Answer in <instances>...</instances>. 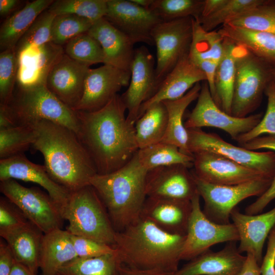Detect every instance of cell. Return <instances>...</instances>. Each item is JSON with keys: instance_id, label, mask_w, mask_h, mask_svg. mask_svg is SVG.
<instances>
[{"instance_id": "1", "label": "cell", "mask_w": 275, "mask_h": 275, "mask_svg": "<svg viewBox=\"0 0 275 275\" xmlns=\"http://www.w3.org/2000/svg\"><path fill=\"white\" fill-rule=\"evenodd\" d=\"M126 111L121 96L117 94L99 109L76 111L80 121L78 136L97 174H106L118 170L139 149L134 124L127 120Z\"/></svg>"}, {"instance_id": "2", "label": "cell", "mask_w": 275, "mask_h": 275, "mask_svg": "<svg viewBox=\"0 0 275 275\" xmlns=\"http://www.w3.org/2000/svg\"><path fill=\"white\" fill-rule=\"evenodd\" d=\"M32 126L36 133L33 147L43 155L51 178L70 192L90 185L97 171L76 133L46 120Z\"/></svg>"}, {"instance_id": "3", "label": "cell", "mask_w": 275, "mask_h": 275, "mask_svg": "<svg viewBox=\"0 0 275 275\" xmlns=\"http://www.w3.org/2000/svg\"><path fill=\"white\" fill-rule=\"evenodd\" d=\"M185 238L168 233L140 217L123 230L116 231L114 246L127 266L174 272L181 260Z\"/></svg>"}, {"instance_id": "4", "label": "cell", "mask_w": 275, "mask_h": 275, "mask_svg": "<svg viewBox=\"0 0 275 275\" xmlns=\"http://www.w3.org/2000/svg\"><path fill=\"white\" fill-rule=\"evenodd\" d=\"M148 171L140 163L137 152L125 165L106 174H96L90 180L103 202L117 232L136 222L147 198Z\"/></svg>"}, {"instance_id": "5", "label": "cell", "mask_w": 275, "mask_h": 275, "mask_svg": "<svg viewBox=\"0 0 275 275\" xmlns=\"http://www.w3.org/2000/svg\"><path fill=\"white\" fill-rule=\"evenodd\" d=\"M2 106L5 107L13 126H32L46 120L79 135L80 121L76 111L60 100L45 85L17 87L8 104Z\"/></svg>"}, {"instance_id": "6", "label": "cell", "mask_w": 275, "mask_h": 275, "mask_svg": "<svg viewBox=\"0 0 275 275\" xmlns=\"http://www.w3.org/2000/svg\"><path fill=\"white\" fill-rule=\"evenodd\" d=\"M60 211L69 223L66 230L71 234L115 245L116 231L103 202L91 185L71 192Z\"/></svg>"}, {"instance_id": "7", "label": "cell", "mask_w": 275, "mask_h": 275, "mask_svg": "<svg viewBox=\"0 0 275 275\" xmlns=\"http://www.w3.org/2000/svg\"><path fill=\"white\" fill-rule=\"evenodd\" d=\"M272 67L243 47L236 62L231 115L245 117L258 108L272 80Z\"/></svg>"}, {"instance_id": "8", "label": "cell", "mask_w": 275, "mask_h": 275, "mask_svg": "<svg viewBox=\"0 0 275 275\" xmlns=\"http://www.w3.org/2000/svg\"><path fill=\"white\" fill-rule=\"evenodd\" d=\"M191 172L198 193L204 201L203 212L208 218L219 224L230 223V214L236 206L249 197L260 196L273 179L264 177L236 185H222L204 181Z\"/></svg>"}, {"instance_id": "9", "label": "cell", "mask_w": 275, "mask_h": 275, "mask_svg": "<svg viewBox=\"0 0 275 275\" xmlns=\"http://www.w3.org/2000/svg\"><path fill=\"white\" fill-rule=\"evenodd\" d=\"M193 23L194 18L190 17L162 21L153 30L152 37L156 48L157 87L177 63L189 53Z\"/></svg>"}, {"instance_id": "10", "label": "cell", "mask_w": 275, "mask_h": 275, "mask_svg": "<svg viewBox=\"0 0 275 275\" xmlns=\"http://www.w3.org/2000/svg\"><path fill=\"white\" fill-rule=\"evenodd\" d=\"M0 190L43 234L61 229L63 219L59 208L48 194L12 179L1 181Z\"/></svg>"}, {"instance_id": "11", "label": "cell", "mask_w": 275, "mask_h": 275, "mask_svg": "<svg viewBox=\"0 0 275 275\" xmlns=\"http://www.w3.org/2000/svg\"><path fill=\"white\" fill-rule=\"evenodd\" d=\"M189 152L209 151L219 154L243 166L258 171L269 178L275 175V152H258L236 146L218 134L201 128L186 129Z\"/></svg>"}, {"instance_id": "12", "label": "cell", "mask_w": 275, "mask_h": 275, "mask_svg": "<svg viewBox=\"0 0 275 275\" xmlns=\"http://www.w3.org/2000/svg\"><path fill=\"white\" fill-rule=\"evenodd\" d=\"M262 113L238 118L223 111L216 104L210 93L208 84L204 81L197 102L184 123L186 129L211 127L221 129L236 140L240 135L254 128L261 121Z\"/></svg>"}, {"instance_id": "13", "label": "cell", "mask_w": 275, "mask_h": 275, "mask_svg": "<svg viewBox=\"0 0 275 275\" xmlns=\"http://www.w3.org/2000/svg\"><path fill=\"white\" fill-rule=\"evenodd\" d=\"M198 193L191 200L192 211L189 218L181 259L190 260L216 244L239 241L233 223H215L205 215L201 208Z\"/></svg>"}, {"instance_id": "14", "label": "cell", "mask_w": 275, "mask_h": 275, "mask_svg": "<svg viewBox=\"0 0 275 275\" xmlns=\"http://www.w3.org/2000/svg\"><path fill=\"white\" fill-rule=\"evenodd\" d=\"M134 43L152 45V32L162 20L152 11L139 6L131 0H107L104 17Z\"/></svg>"}, {"instance_id": "15", "label": "cell", "mask_w": 275, "mask_h": 275, "mask_svg": "<svg viewBox=\"0 0 275 275\" xmlns=\"http://www.w3.org/2000/svg\"><path fill=\"white\" fill-rule=\"evenodd\" d=\"M131 73L104 64L90 68L86 76L82 97L76 111L93 112L104 107L122 87L129 85Z\"/></svg>"}, {"instance_id": "16", "label": "cell", "mask_w": 275, "mask_h": 275, "mask_svg": "<svg viewBox=\"0 0 275 275\" xmlns=\"http://www.w3.org/2000/svg\"><path fill=\"white\" fill-rule=\"evenodd\" d=\"M130 72L128 88L121 97L126 107L127 120L135 124L141 105L157 88L155 61L145 46L135 49Z\"/></svg>"}, {"instance_id": "17", "label": "cell", "mask_w": 275, "mask_h": 275, "mask_svg": "<svg viewBox=\"0 0 275 275\" xmlns=\"http://www.w3.org/2000/svg\"><path fill=\"white\" fill-rule=\"evenodd\" d=\"M193 156V172L201 180L210 184L232 185L269 178L212 152L199 151L194 153Z\"/></svg>"}, {"instance_id": "18", "label": "cell", "mask_w": 275, "mask_h": 275, "mask_svg": "<svg viewBox=\"0 0 275 275\" xmlns=\"http://www.w3.org/2000/svg\"><path fill=\"white\" fill-rule=\"evenodd\" d=\"M182 164L161 167L148 171L147 197L191 201L198 193L191 171Z\"/></svg>"}, {"instance_id": "19", "label": "cell", "mask_w": 275, "mask_h": 275, "mask_svg": "<svg viewBox=\"0 0 275 275\" xmlns=\"http://www.w3.org/2000/svg\"><path fill=\"white\" fill-rule=\"evenodd\" d=\"M90 67L65 53L51 69L45 85L60 100L74 109L82 97Z\"/></svg>"}, {"instance_id": "20", "label": "cell", "mask_w": 275, "mask_h": 275, "mask_svg": "<svg viewBox=\"0 0 275 275\" xmlns=\"http://www.w3.org/2000/svg\"><path fill=\"white\" fill-rule=\"evenodd\" d=\"M10 179L31 182L42 186L60 210L66 204L71 194L51 178L44 165L32 162L23 154L0 159V180Z\"/></svg>"}, {"instance_id": "21", "label": "cell", "mask_w": 275, "mask_h": 275, "mask_svg": "<svg viewBox=\"0 0 275 275\" xmlns=\"http://www.w3.org/2000/svg\"><path fill=\"white\" fill-rule=\"evenodd\" d=\"M188 54L177 63L152 95L141 105L138 119L150 106L164 101L179 99L196 84L206 81L204 73L191 61Z\"/></svg>"}, {"instance_id": "22", "label": "cell", "mask_w": 275, "mask_h": 275, "mask_svg": "<svg viewBox=\"0 0 275 275\" xmlns=\"http://www.w3.org/2000/svg\"><path fill=\"white\" fill-rule=\"evenodd\" d=\"M239 235L240 253L253 255L260 265L264 242L275 226V207L260 214H243L235 208L230 214Z\"/></svg>"}, {"instance_id": "23", "label": "cell", "mask_w": 275, "mask_h": 275, "mask_svg": "<svg viewBox=\"0 0 275 275\" xmlns=\"http://www.w3.org/2000/svg\"><path fill=\"white\" fill-rule=\"evenodd\" d=\"M191 211V201L147 197L141 217L168 233L186 235Z\"/></svg>"}, {"instance_id": "24", "label": "cell", "mask_w": 275, "mask_h": 275, "mask_svg": "<svg viewBox=\"0 0 275 275\" xmlns=\"http://www.w3.org/2000/svg\"><path fill=\"white\" fill-rule=\"evenodd\" d=\"M64 53L63 46L49 42L17 54V87L45 85L51 69Z\"/></svg>"}, {"instance_id": "25", "label": "cell", "mask_w": 275, "mask_h": 275, "mask_svg": "<svg viewBox=\"0 0 275 275\" xmlns=\"http://www.w3.org/2000/svg\"><path fill=\"white\" fill-rule=\"evenodd\" d=\"M235 242H229L222 250H208L183 265L172 275H237L246 256L241 254Z\"/></svg>"}, {"instance_id": "26", "label": "cell", "mask_w": 275, "mask_h": 275, "mask_svg": "<svg viewBox=\"0 0 275 275\" xmlns=\"http://www.w3.org/2000/svg\"><path fill=\"white\" fill-rule=\"evenodd\" d=\"M100 44L104 64L130 72L134 43L104 17L94 22L88 32Z\"/></svg>"}, {"instance_id": "27", "label": "cell", "mask_w": 275, "mask_h": 275, "mask_svg": "<svg viewBox=\"0 0 275 275\" xmlns=\"http://www.w3.org/2000/svg\"><path fill=\"white\" fill-rule=\"evenodd\" d=\"M77 257L67 230L58 229L43 234L39 257L41 275H57L63 265Z\"/></svg>"}, {"instance_id": "28", "label": "cell", "mask_w": 275, "mask_h": 275, "mask_svg": "<svg viewBox=\"0 0 275 275\" xmlns=\"http://www.w3.org/2000/svg\"><path fill=\"white\" fill-rule=\"evenodd\" d=\"M43 233L31 222L1 236L10 248L15 260L36 274L39 268L40 248Z\"/></svg>"}, {"instance_id": "29", "label": "cell", "mask_w": 275, "mask_h": 275, "mask_svg": "<svg viewBox=\"0 0 275 275\" xmlns=\"http://www.w3.org/2000/svg\"><path fill=\"white\" fill-rule=\"evenodd\" d=\"M243 47L224 38V53L215 74L216 104L226 113L231 115L236 62Z\"/></svg>"}, {"instance_id": "30", "label": "cell", "mask_w": 275, "mask_h": 275, "mask_svg": "<svg viewBox=\"0 0 275 275\" xmlns=\"http://www.w3.org/2000/svg\"><path fill=\"white\" fill-rule=\"evenodd\" d=\"M223 38L241 45L272 66H275V34L224 24L217 31Z\"/></svg>"}, {"instance_id": "31", "label": "cell", "mask_w": 275, "mask_h": 275, "mask_svg": "<svg viewBox=\"0 0 275 275\" xmlns=\"http://www.w3.org/2000/svg\"><path fill=\"white\" fill-rule=\"evenodd\" d=\"M53 0H35L25 5L9 16L0 29L1 51L14 49L19 40L38 16L47 10Z\"/></svg>"}, {"instance_id": "32", "label": "cell", "mask_w": 275, "mask_h": 275, "mask_svg": "<svg viewBox=\"0 0 275 275\" xmlns=\"http://www.w3.org/2000/svg\"><path fill=\"white\" fill-rule=\"evenodd\" d=\"M201 89V85L197 83L182 97L162 102L167 110L168 125L161 142L175 145L182 153L191 156L193 155L188 149V133L183 117L187 107L197 99Z\"/></svg>"}, {"instance_id": "33", "label": "cell", "mask_w": 275, "mask_h": 275, "mask_svg": "<svg viewBox=\"0 0 275 275\" xmlns=\"http://www.w3.org/2000/svg\"><path fill=\"white\" fill-rule=\"evenodd\" d=\"M168 125V113L163 102L150 106L136 121L134 127L139 149L161 142Z\"/></svg>"}, {"instance_id": "34", "label": "cell", "mask_w": 275, "mask_h": 275, "mask_svg": "<svg viewBox=\"0 0 275 275\" xmlns=\"http://www.w3.org/2000/svg\"><path fill=\"white\" fill-rule=\"evenodd\" d=\"M123 264L116 250L97 257H77L63 265L57 275H120Z\"/></svg>"}, {"instance_id": "35", "label": "cell", "mask_w": 275, "mask_h": 275, "mask_svg": "<svg viewBox=\"0 0 275 275\" xmlns=\"http://www.w3.org/2000/svg\"><path fill=\"white\" fill-rule=\"evenodd\" d=\"M137 155L141 165L148 171L174 164H182L189 169L193 167L194 159L175 145L161 142L139 149Z\"/></svg>"}, {"instance_id": "36", "label": "cell", "mask_w": 275, "mask_h": 275, "mask_svg": "<svg viewBox=\"0 0 275 275\" xmlns=\"http://www.w3.org/2000/svg\"><path fill=\"white\" fill-rule=\"evenodd\" d=\"M224 53V38L218 31H206L194 18L193 33L189 57L194 63L205 60L217 63Z\"/></svg>"}, {"instance_id": "37", "label": "cell", "mask_w": 275, "mask_h": 275, "mask_svg": "<svg viewBox=\"0 0 275 275\" xmlns=\"http://www.w3.org/2000/svg\"><path fill=\"white\" fill-rule=\"evenodd\" d=\"M36 133L33 126L0 129V159L22 154L33 146Z\"/></svg>"}, {"instance_id": "38", "label": "cell", "mask_w": 275, "mask_h": 275, "mask_svg": "<svg viewBox=\"0 0 275 275\" xmlns=\"http://www.w3.org/2000/svg\"><path fill=\"white\" fill-rule=\"evenodd\" d=\"M225 24L275 34V1L263 0L254 8Z\"/></svg>"}, {"instance_id": "39", "label": "cell", "mask_w": 275, "mask_h": 275, "mask_svg": "<svg viewBox=\"0 0 275 275\" xmlns=\"http://www.w3.org/2000/svg\"><path fill=\"white\" fill-rule=\"evenodd\" d=\"M107 0H57L48 10L55 15L74 14L94 22L105 17Z\"/></svg>"}, {"instance_id": "40", "label": "cell", "mask_w": 275, "mask_h": 275, "mask_svg": "<svg viewBox=\"0 0 275 275\" xmlns=\"http://www.w3.org/2000/svg\"><path fill=\"white\" fill-rule=\"evenodd\" d=\"M204 0H153L149 10L162 21L192 17L198 20Z\"/></svg>"}, {"instance_id": "41", "label": "cell", "mask_w": 275, "mask_h": 275, "mask_svg": "<svg viewBox=\"0 0 275 275\" xmlns=\"http://www.w3.org/2000/svg\"><path fill=\"white\" fill-rule=\"evenodd\" d=\"M93 23L74 14L56 15L52 23L51 42L63 46L71 39L87 33Z\"/></svg>"}, {"instance_id": "42", "label": "cell", "mask_w": 275, "mask_h": 275, "mask_svg": "<svg viewBox=\"0 0 275 275\" xmlns=\"http://www.w3.org/2000/svg\"><path fill=\"white\" fill-rule=\"evenodd\" d=\"M262 1L225 0L223 4L212 14L197 21L205 31H212L218 25H223L254 8Z\"/></svg>"}, {"instance_id": "43", "label": "cell", "mask_w": 275, "mask_h": 275, "mask_svg": "<svg viewBox=\"0 0 275 275\" xmlns=\"http://www.w3.org/2000/svg\"><path fill=\"white\" fill-rule=\"evenodd\" d=\"M64 51L71 59L90 66L104 63V54L100 44L88 32L69 40L65 44Z\"/></svg>"}, {"instance_id": "44", "label": "cell", "mask_w": 275, "mask_h": 275, "mask_svg": "<svg viewBox=\"0 0 275 275\" xmlns=\"http://www.w3.org/2000/svg\"><path fill=\"white\" fill-rule=\"evenodd\" d=\"M55 15L48 9L41 13L18 42L16 54L51 42V26Z\"/></svg>"}, {"instance_id": "45", "label": "cell", "mask_w": 275, "mask_h": 275, "mask_svg": "<svg viewBox=\"0 0 275 275\" xmlns=\"http://www.w3.org/2000/svg\"><path fill=\"white\" fill-rule=\"evenodd\" d=\"M18 60L14 49L0 53V106H6L12 98L16 81Z\"/></svg>"}, {"instance_id": "46", "label": "cell", "mask_w": 275, "mask_h": 275, "mask_svg": "<svg viewBox=\"0 0 275 275\" xmlns=\"http://www.w3.org/2000/svg\"><path fill=\"white\" fill-rule=\"evenodd\" d=\"M265 93L267 97L265 113L254 128L236 139L239 145L264 134L275 135V82L273 80L270 82Z\"/></svg>"}, {"instance_id": "47", "label": "cell", "mask_w": 275, "mask_h": 275, "mask_svg": "<svg viewBox=\"0 0 275 275\" xmlns=\"http://www.w3.org/2000/svg\"><path fill=\"white\" fill-rule=\"evenodd\" d=\"M29 221L20 210L7 198L0 199V236L16 230Z\"/></svg>"}, {"instance_id": "48", "label": "cell", "mask_w": 275, "mask_h": 275, "mask_svg": "<svg viewBox=\"0 0 275 275\" xmlns=\"http://www.w3.org/2000/svg\"><path fill=\"white\" fill-rule=\"evenodd\" d=\"M72 240L78 257L91 258L112 253L116 251L114 246L89 238L73 235Z\"/></svg>"}, {"instance_id": "49", "label": "cell", "mask_w": 275, "mask_h": 275, "mask_svg": "<svg viewBox=\"0 0 275 275\" xmlns=\"http://www.w3.org/2000/svg\"><path fill=\"white\" fill-rule=\"evenodd\" d=\"M267 239L266 252L260 264L261 275H275V226Z\"/></svg>"}, {"instance_id": "50", "label": "cell", "mask_w": 275, "mask_h": 275, "mask_svg": "<svg viewBox=\"0 0 275 275\" xmlns=\"http://www.w3.org/2000/svg\"><path fill=\"white\" fill-rule=\"evenodd\" d=\"M275 199V175L267 189L253 203L248 206L245 214H257L262 212L267 205Z\"/></svg>"}, {"instance_id": "51", "label": "cell", "mask_w": 275, "mask_h": 275, "mask_svg": "<svg viewBox=\"0 0 275 275\" xmlns=\"http://www.w3.org/2000/svg\"><path fill=\"white\" fill-rule=\"evenodd\" d=\"M249 150L267 149L275 152V135L260 136L240 145Z\"/></svg>"}, {"instance_id": "52", "label": "cell", "mask_w": 275, "mask_h": 275, "mask_svg": "<svg viewBox=\"0 0 275 275\" xmlns=\"http://www.w3.org/2000/svg\"><path fill=\"white\" fill-rule=\"evenodd\" d=\"M15 261L7 243L0 241V275H9Z\"/></svg>"}, {"instance_id": "53", "label": "cell", "mask_w": 275, "mask_h": 275, "mask_svg": "<svg viewBox=\"0 0 275 275\" xmlns=\"http://www.w3.org/2000/svg\"><path fill=\"white\" fill-rule=\"evenodd\" d=\"M237 275H261L260 265L253 255L246 254L244 263Z\"/></svg>"}, {"instance_id": "54", "label": "cell", "mask_w": 275, "mask_h": 275, "mask_svg": "<svg viewBox=\"0 0 275 275\" xmlns=\"http://www.w3.org/2000/svg\"><path fill=\"white\" fill-rule=\"evenodd\" d=\"M173 273L159 270L139 269L124 264L122 266L120 271V275H172Z\"/></svg>"}, {"instance_id": "55", "label": "cell", "mask_w": 275, "mask_h": 275, "mask_svg": "<svg viewBox=\"0 0 275 275\" xmlns=\"http://www.w3.org/2000/svg\"><path fill=\"white\" fill-rule=\"evenodd\" d=\"M17 0H0V14L5 16L9 14L18 5Z\"/></svg>"}, {"instance_id": "56", "label": "cell", "mask_w": 275, "mask_h": 275, "mask_svg": "<svg viewBox=\"0 0 275 275\" xmlns=\"http://www.w3.org/2000/svg\"><path fill=\"white\" fill-rule=\"evenodd\" d=\"M9 275H36L23 264L15 261Z\"/></svg>"}, {"instance_id": "57", "label": "cell", "mask_w": 275, "mask_h": 275, "mask_svg": "<svg viewBox=\"0 0 275 275\" xmlns=\"http://www.w3.org/2000/svg\"><path fill=\"white\" fill-rule=\"evenodd\" d=\"M131 1L141 7L149 9L153 0H131Z\"/></svg>"}, {"instance_id": "58", "label": "cell", "mask_w": 275, "mask_h": 275, "mask_svg": "<svg viewBox=\"0 0 275 275\" xmlns=\"http://www.w3.org/2000/svg\"><path fill=\"white\" fill-rule=\"evenodd\" d=\"M271 73L272 80L275 82V66H272Z\"/></svg>"}]
</instances>
